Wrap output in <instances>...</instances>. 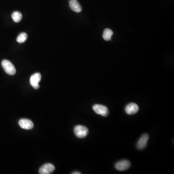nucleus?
Returning <instances> with one entry per match:
<instances>
[{
  "mask_svg": "<svg viewBox=\"0 0 174 174\" xmlns=\"http://www.w3.org/2000/svg\"><path fill=\"white\" fill-rule=\"evenodd\" d=\"M69 6L71 10L76 13H79L82 10L80 3L77 0H71L69 1Z\"/></svg>",
  "mask_w": 174,
  "mask_h": 174,
  "instance_id": "9d476101",
  "label": "nucleus"
},
{
  "mask_svg": "<svg viewBox=\"0 0 174 174\" xmlns=\"http://www.w3.org/2000/svg\"><path fill=\"white\" fill-rule=\"evenodd\" d=\"M125 112L128 115H134L139 110V107L136 103H130L125 107Z\"/></svg>",
  "mask_w": 174,
  "mask_h": 174,
  "instance_id": "6e6552de",
  "label": "nucleus"
},
{
  "mask_svg": "<svg viewBox=\"0 0 174 174\" xmlns=\"http://www.w3.org/2000/svg\"><path fill=\"white\" fill-rule=\"evenodd\" d=\"M74 133L76 137L80 138H83L88 135L89 130L85 126L77 125L74 128Z\"/></svg>",
  "mask_w": 174,
  "mask_h": 174,
  "instance_id": "f03ea898",
  "label": "nucleus"
},
{
  "mask_svg": "<svg viewBox=\"0 0 174 174\" xmlns=\"http://www.w3.org/2000/svg\"><path fill=\"white\" fill-rule=\"evenodd\" d=\"M113 34V32L110 29L107 28L104 31L103 34V38L106 41H109L111 40L112 36Z\"/></svg>",
  "mask_w": 174,
  "mask_h": 174,
  "instance_id": "9b49d317",
  "label": "nucleus"
},
{
  "mask_svg": "<svg viewBox=\"0 0 174 174\" xmlns=\"http://www.w3.org/2000/svg\"><path fill=\"white\" fill-rule=\"evenodd\" d=\"M149 139V136L145 134L140 138L137 143V147L138 150H143L147 146V142Z\"/></svg>",
  "mask_w": 174,
  "mask_h": 174,
  "instance_id": "423d86ee",
  "label": "nucleus"
},
{
  "mask_svg": "<svg viewBox=\"0 0 174 174\" xmlns=\"http://www.w3.org/2000/svg\"><path fill=\"white\" fill-rule=\"evenodd\" d=\"M2 66L7 74L9 75H15L16 72V70L13 63L8 60H4L2 62Z\"/></svg>",
  "mask_w": 174,
  "mask_h": 174,
  "instance_id": "f257e3e1",
  "label": "nucleus"
},
{
  "mask_svg": "<svg viewBox=\"0 0 174 174\" xmlns=\"http://www.w3.org/2000/svg\"><path fill=\"white\" fill-rule=\"evenodd\" d=\"M41 79V75L39 73L33 74L30 77V84L34 89H38L40 86L39 83Z\"/></svg>",
  "mask_w": 174,
  "mask_h": 174,
  "instance_id": "39448f33",
  "label": "nucleus"
},
{
  "mask_svg": "<svg viewBox=\"0 0 174 174\" xmlns=\"http://www.w3.org/2000/svg\"><path fill=\"white\" fill-rule=\"evenodd\" d=\"M55 169L54 166L52 163H46L41 167L39 170L40 174H50L52 173Z\"/></svg>",
  "mask_w": 174,
  "mask_h": 174,
  "instance_id": "0eeeda50",
  "label": "nucleus"
},
{
  "mask_svg": "<svg viewBox=\"0 0 174 174\" xmlns=\"http://www.w3.org/2000/svg\"><path fill=\"white\" fill-rule=\"evenodd\" d=\"M12 19L15 22H19L22 20V13L18 11H15L12 14Z\"/></svg>",
  "mask_w": 174,
  "mask_h": 174,
  "instance_id": "f8f14e48",
  "label": "nucleus"
},
{
  "mask_svg": "<svg viewBox=\"0 0 174 174\" xmlns=\"http://www.w3.org/2000/svg\"><path fill=\"white\" fill-rule=\"evenodd\" d=\"M131 163L129 161L127 160H123L117 162L115 165V167L117 170L120 171H125L130 168Z\"/></svg>",
  "mask_w": 174,
  "mask_h": 174,
  "instance_id": "7ed1b4c3",
  "label": "nucleus"
},
{
  "mask_svg": "<svg viewBox=\"0 0 174 174\" xmlns=\"http://www.w3.org/2000/svg\"><path fill=\"white\" fill-rule=\"evenodd\" d=\"M28 38V35L25 32L20 33L17 39V42L19 43H23L26 41Z\"/></svg>",
  "mask_w": 174,
  "mask_h": 174,
  "instance_id": "ddd939ff",
  "label": "nucleus"
},
{
  "mask_svg": "<svg viewBox=\"0 0 174 174\" xmlns=\"http://www.w3.org/2000/svg\"><path fill=\"white\" fill-rule=\"evenodd\" d=\"M72 174H81V173L79 172H74L72 173Z\"/></svg>",
  "mask_w": 174,
  "mask_h": 174,
  "instance_id": "4468645a",
  "label": "nucleus"
},
{
  "mask_svg": "<svg viewBox=\"0 0 174 174\" xmlns=\"http://www.w3.org/2000/svg\"><path fill=\"white\" fill-rule=\"evenodd\" d=\"M93 109L97 114L103 117H107L109 114V110L106 106L96 104L93 106Z\"/></svg>",
  "mask_w": 174,
  "mask_h": 174,
  "instance_id": "20e7f679",
  "label": "nucleus"
},
{
  "mask_svg": "<svg viewBox=\"0 0 174 174\" xmlns=\"http://www.w3.org/2000/svg\"><path fill=\"white\" fill-rule=\"evenodd\" d=\"M18 124L21 128L26 130L32 129L34 126L32 121L26 119H22L19 120Z\"/></svg>",
  "mask_w": 174,
  "mask_h": 174,
  "instance_id": "1a4fd4ad",
  "label": "nucleus"
}]
</instances>
